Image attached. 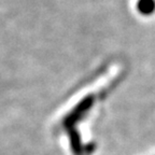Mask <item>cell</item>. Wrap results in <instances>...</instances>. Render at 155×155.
I'll return each mask as SVG.
<instances>
[{
    "label": "cell",
    "instance_id": "6da1fadb",
    "mask_svg": "<svg viewBox=\"0 0 155 155\" xmlns=\"http://www.w3.org/2000/svg\"><path fill=\"white\" fill-rule=\"evenodd\" d=\"M137 9L142 14H152L155 12V0H139L137 3Z\"/></svg>",
    "mask_w": 155,
    "mask_h": 155
}]
</instances>
